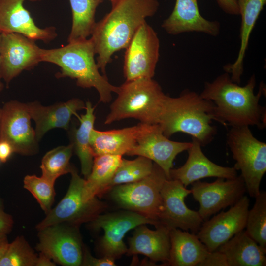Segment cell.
Returning a JSON list of instances; mask_svg holds the SVG:
<instances>
[{"label":"cell","mask_w":266,"mask_h":266,"mask_svg":"<svg viewBox=\"0 0 266 266\" xmlns=\"http://www.w3.org/2000/svg\"><path fill=\"white\" fill-rule=\"evenodd\" d=\"M170 240L168 265L199 266L209 252L196 233L178 228L170 230Z\"/></svg>","instance_id":"obj_26"},{"label":"cell","mask_w":266,"mask_h":266,"mask_svg":"<svg viewBox=\"0 0 266 266\" xmlns=\"http://www.w3.org/2000/svg\"><path fill=\"white\" fill-rule=\"evenodd\" d=\"M26 105L32 119L35 122L34 130L38 141L52 129L68 130L72 116L86 107L85 103L77 98L49 106H44L36 101L26 103Z\"/></svg>","instance_id":"obj_20"},{"label":"cell","mask_w":266,"mask_h":266,"mask_svg":"<svg viewBox=\"0 0 266 266\" xmlns=\"http://www.w3.org/2000/svg\"><path fill=\"white\" fill-rule=\"evenodd\" d=\"M31 120L26 103L10 100L1 108L0 140L9 142L14 153L24 156L38 153L39 141Z\"/></svg>","instance_id":"obj_12"},{"label":"cell","mask_w":266,"mask_h":266,"mask_svg":"<svg viewBox=\"0 0 266 266\" xmlns=\"http://www.w3.org/2000/svg\"><path fill=\"white\" fill-rule=\"evenodd\" d=\"M56 263L47 255L39 252L35 266H55Z\"/></svg>","instance_id":"obj_40"},{"label":"cell","mask_w":266,"mask_h":266,"mask_svg":"<svg viewBox=\"0 0 266 266\" xmlns=\"http://www.w3.org/2000/svg\"><path fill=\"white\" fill-rule=\"evenodd\" d=\"M125 49L123 73L126 81L153 78L159 58L160 41L146 21L139 27Z\"/></svg>","instance_id":"obj_9"},{"label":"cell","mask_w":266,"mask_h":266,"mask_svg":"<svg viewBox=\"0 0 266 266\" xmlns=\"http://www.w3.org/2000/svg\"><path fill=\"white\" fill-rule=\"evenodd\" d=\"M198 0H176L172 12L161 27L171 35L195 32L217 36L220 31V23L203 17L200 12Z\"/></svg>","instance_id":"obj_21"},{"label":"cell","mask_w":266,"mask_h":266,"mask_svg":"<svg viewBox=\"0 0 266 266\" xmlns=\"http://www.w3.org/2000/svg\"><path fill=\"white\" fill-rule=\"evenodd\" d=\"M72 12V26L67 42L88 39L96 23L97 7L103 0H69Z\"/></svg>","instance_id":"obj_29"},{"label":"cell","mask_w":266,"mask_h":266,"mask_svg":"<svg viewBox=\"0 0 266 266\" xmlns=\"http://www.w3.org/2000/svg\"><path fill=\"white\" fill-rule=\"evenodd\" d=\"M14 224L12 216L5 212L3 205L0 199V233H9Z\"/></svg>","instance_id":"obj_37"},{"label":"cell","mask_w":266,"mask_h":266,"mask_svg":"<svg viewBox=\"0 0 266 266\" xmlns=\"http://www.w3.org/2000/svg\"><path fill=\"white\" fill-rule=\"evenodd\" d=\"M37 255L23 236H17L0 260V266H35Z\"/></svg>","instance_id":"obj_33"},{"label":"cell","mask_w":266,"mask_h":266,"mask_svg":"<svg viewBox=\"0 0 266 266\" xmlns=\"http://www.w3.org/2000/svg\"><path fill=\"white\" fill-rule=\"evenodd\" d=\"M112 8L96 22L91 35L97 64L103 75L116 52L126 49L139 27L158 10V0H114Z\"/></svg>","instance_id":"obj_1"},{"label":"cell","mask_w":266,"mask_h":266,"mask_svg":"<svg viewBox=\"0 0 266 266\" xmlns=\"http://www.w3.org/2000/svg\"><path fill=\"white\" fill-rule=\"evenodd\" d=\"M27 0H0V32L17 33L35 41L49 43L57 35L54 26L41 28L24 6ZM31 2L42 0H28Z\"/></svg>","instance_id":"obj_18"},{"label":"cell","mask_w":266,"mask_h":266,"mask_svg":"<svg viewBox=\"0 0 266 266\" xmlns=\"http://www.w3.org/2000/svg\"><path fill=\"white\" fill-rule=\"evenodd\" d=\"M85 104V113L79 117V126L72 130L71 143L80 160L81 173L86 179L91 172L94 158L90 139L96 117L94 114L95 107L93 106L89 101L86 102Z\"/></svg>","instance_id":"obj_28"},{"label":"cell","mask_w":266,"mask_h":266,"mask_svg":"<svg viewBox=\"0 0 266 266\" xmlns=\"http://www.w3.org/2000/svg\"><path fill=\"white\" fill-rule=\"evenodd\" d=\"M250 200L244 195L226 211L204 221L196 235L209 252L216 251L235 234L244 230Z\"/></svg>","instance_id":"obj_16"},{"label":"cell","mask_w":266,"mask_h":266,"mask_svg":"<svg viewBox=\"0 0 266 266\" xmlns=\"http://www.w3.org/2000/svg\"><path fill=\"white\" fill-rule=\"evenodd\" d=\"M153 166V161L145 157L138 156L132 160L122 158L109 184V191L115 186L142 179L151 174Z\"/></svg>","instance_id":"obj_31"},{"label":"cell","mask_w":266,"mask_h":266,"mask_svg":"<svg viewBox=\"0 0 266 266\" xmlns=\"http://www.w3.org/2000/svg\"><path fill=\"white\" fill-rule=\"evenodd\" d=\"M199 266H228L225 255L217 250L209 252Z\"/></svg>","instance_id":"obj_36"},{"label":"cell","mask_w":266,"mask_h":266,"mask_svg":"<svg viewBox=\"0 0 266 266\" xmlns=\"http://www.w3.org/2000/svg\"><path fill=\"white\" fill-rule=\"evenodd\" d=\"M217 250L225 255L228 266H266V249L253 239L245 230L235 234Z\"/></svg>","instance_id":"obj_25"},{"label":"cell","mask_w":266,"mask_h":266,"mask_svg":"<svg viewBox=\"0 0 266 266\" xmlns=\"http://www.w3.org/2000/svg\"><path fill=\"white\" fill-rule=\"evenodd\" d=\"M219 7L226 14L239 15V9L236 0H216Z\"/></svg>","instance_id":"obj_38"},{"label":"cell","mask_w":266,"mask_h":266,"mask_svg":"<svg viewBox=\"0 0 266 266\" xmlns=\"http://www.w3.org/2000/svg\"><path fill=\"white\" fill-rule=\"evenodd\" d=\"M111 2H112V1L114 0H109Z\"/></svg>","instance_id":"obj_44"},{"label":"cell","mask_w":266,"mask_h":266,"mask_svg":"<svg viewBox=\"0 0 266 266\" xmlns=\"http://www.w3.org/2000/svg\"><path fill=\"white\" fill-rule=\"evenodd\" d=\"M146 224L135 228L132 237L128 239V255L141 254L153 262L167 264L170 249V231L167 227L159 224L156 230L149 229Z\"/></svg>","instance_id":"obj_22"},{"label":"cell","mask_w":266,"mask_h":266,"mask_svg":"<svg viewBox=\"0 0 266 266\" xmlns=\"http://www.w3.org/2000/svg\"><path fill=\"white\" fill-rule=\"evenodd\" d=\"M73 151L71 143L60 146L48 151L43 157L40 165L42 176L55 182L60 176L71 172L73 166L70 160Z\"/></svg>","instance_id":"obj_30"},{"label":"cell","mask_w":266,"mask_h":266,"mask_svg":"<svg viewBox=\"0 0 266 266\" xmlns=\"http://www.w3.org/2000/svg\"><path fill=\"white\" fill-rule=\"evenodd\" d=\"M213 120L217 121L214 103L194 91L184 90L177 97L166 95L158 124L168 138L181 132L204 146L217 133L216 128L212 125Z\"/></svg>","instance_id":"obj_3"},{"label":"cell","mask_w":266,"mask_h":266,"mask_svg":"<svg viewBox=\"0 0 266 266\" xmlns=\"http://www.w3.org/2000/svg\"><path fill=\"white\" fill-rule=\"evenodd\" d=\"M241 17L240 28V45L235 61L225 65L223 69L234 82L239 84L244 71V60L251 33L266 4V0H236Z\"/></svg>","instance_id":"obj_24"},{"label":"cell","mask_w":266,"mask_h":266,"mask_svg":"<svg viewBox=\"0 0 266 266\" xmlns=\"http://www.w3.org/2000/svg\"><path fill=\"white\" fill-rule=\"evenodd\" d=\"M122 156L105 154L94 158L91 172L85 179L84 184L87 198L93 199L108 192L109 184L121 164Z\"/></svg>","instance_id":"obj_27"},{"label":"cell","mask_w":266,"mask_h":266,"mask_svg":"<svg viewBox=\"0 0 266 266\" xmlns=\"http://www.w3.org/2000/svg\"><path fill=\"white\" fill-rule=\"evenodd\" d=\"M67 191L58 204L46 214L36 226L37 230L58 224L79 227L89 223L107 208V204L97 197L88 199L84 192L85 179L81 178L73 167Z\"/></svg>","instance_id":"obj_7"},{"label":"cell","mask_w":266,"mask_h":266,"mask_svg":"<svg viewBox=\"0 0 266 266\" xmlns=\"http://www.w3.org/2000/svg\"><path fill=\"white\" fill-rule=\"evenodd\" d=\"M54 183L45 177L35 175H27L23 180V186L35 198L45 213L52 209L54 203L55 191Z\"/></svg>","instance_id":"obj_34"},{"label":"cell","mask_w":266,"mask_h":266,"mask_svg":"<svg viewBox=\"0 0 266 266\" xmlns=\"http://www.w3.org/2000/svg\"></svg>","instance_id":"obj_45"},{"label":"cell","mask_w":266,"mask_h":266,"mask_svg":"<svg viewBox=\"0 0 266 266\" xmlns=\"http://www.w3.org/2000/svg\"><path fill=\"white\" fill-rule=\"evenodd\" d=\"M38 231V252L62 266H81L84 246L78 227L58 224Z\"/></svg>","instance_id":"obj_10"},{"label":"cell","mask_w":266,"mask_h":266,"mask_svg":"<svg viewBox=\"0 0 266 266\" xmlns=\"http://www.w3.org/2000/svg\"><path fill=\"white\" fill-rule=\"evenodd\" d=\"M253 206L249 209L245 231L260 246L266 249V192L260 191Z\"/></svg>","instance_id":"obj_32"},{"label":"cell","mask_w":266,"mask_h":266,"mask_svg":"<svg viewBox=\"0 0 266 266\" xmlns=\"http://www.w3.org/2000/svg\"><path fill=\"white\" fill-rule=\"evenodd\" d=\"M41 48L24 35L0 33V62L2 79L9 84L24 70L33 68L41 62Z\"/></svg>","instance_id":"obj_13"},{"label":"cell","mask_w":266,"mask_h":266,"mask_svg":"<svg viewBox=\"0 0 266 266\" xmlns=\"http://www.w3.org/2000/svg\"><path fill=\"white\" fill-rule=\"evenodd\" d=\"M191 142L170 140L163 133L159 124H147L138 137L135 146L127 154L145 157L158 165L168 179L173 161L180 153L191 147Z\"/></svg>","instance_id":"obj_17"},{"label":"cell","mask_w":266,"mask_h":266,"mask_svg":"<svg viewBox=\"0 0 266 266\" xmlns=\"http://www.w3.org/2000/svg\"><path fill=\"white\" fill-rule=\"evenodd\" d=\"M0 125H1V108L0 107Z\"/></svg>","instance_id":"obj_43"},{"label":"cell","mask_w":266,"mask_h":266,"mask_svg":"<svg viewBox=\"0 0 266 266\" xmlns=\"http://www.w3.org/2000/svg\"><path fill=\"white\" fill-rule=\"evenodd\" d=\"M155 226L159 223L139 213L125 210L100 214L89 222L95 230L102 229L104 235L100 242V248L103 256L114 259L121 257L127 252L123 238L130 230L142 224Z\"/></svg>","instance_id":"obj_11"},{"label":"cell","mask_w":266,"mask_h":266,"mask_svg":"<svg viewBox=\"0 0 266 266\" xmlns=\"http://www.w3.org/2000/svg\"><path fill=\"white\" fill-rule=\"evenodd\" d=\"M190 194L191 189H187L179 181L166 179L161 190L162 204L158 217L159 224L170 229L190 230L196 234L203 220L198 211L186 206L185 199Z\"/></svg>","instance_id":"obj_15"},{"label":"cell","mask_w":266,"mask_h":266,"mask_svg":"<svg viewBox=\"0 0 266 266\" xmlns=\"http://www.w3.org/2000/svg\"><path fill=\"white\" fill-rule=\"evenodd\" d=\"M14 153L11 144L6 141L0 140V161L5 163Z\"/></svg>","instance_id":"obj_39"},{"label":"cell","mask_w":266,"mask_h":266,"mask_svg":"<svg viewBox=\"0 0 266 266\" xmlns=\"http://www.w3.org/2000/svg\"><path fill=\"white\" fill-rule=\"evenodd\" d=\"M2 78L1 73V66H0V93L1 92V91L3 90L4 88V84L2 82Z\"/></svg>","instance_id":"obj_42"},{"label":"cell","mask_w":266,"mask_h":266,"mask_svg":"<svg viewBox=\"0 0 266 266\" xmlns=\"http://www.w3.org/2000/svg\"><path fill=\"white\" fill-rule=\"evenodd\" d=\"M68 43L59 48H41V62L60 67V71L56 74L57 78L69 77L75 79L79 87L94 88L99 94L100 102H109L112 93L117 94L119 87L110 84L106 76L99 72L91 38Z\"/></svg>","instance_id":"obj_4"},{"label":"cell","mask_w":266,"mask_h":266,"mask_svg":"<svg viewBox=\"0 0 266 266\" xmlns=\"http://www.w3.org/2000/svg\"><path fill=\"white\" fill-rule=\"evenodd\" d=\"M146 125L139 123L134 126L108 131L93 128L90 141L94 157L105 154L127 155L136 144Z\"/></svg>","instance_id":"obj_23"},{"label":"cell","mask_w":266,"mask_h":266,"mask_svg":"<svg viewBox=\"0 0 266 266\" xmlns=\"http://www.w3.org/2000/svg\"><path fill=\"white\" fill-rule=\"evenodd\" d=\"M117 94L105 124L127 118H134L148 125L159 123L166 95L153 78L125 81Z\"/></svg>","instance_id":"obj_5"},{"label":"cell","mask_w":266,"mask_h":266,"mask_svg":"<svg viewBox=\"0 0 266 266\" xmlns=\"http://www.w3.org/2000/svg\"><path fill=\"white\" fill-rule=\"evenodd\" d=\"M227 143L235 161L234 168L241 171L246 191L256 198L266 171V144L257 139L248 126L233 127L227 134Z\"/></svg>","instance_id":"obj_6"},{"label":"cell","mask_w":266,"mask_h":266,"mask_svg":"<svg viewBox=\"0 0 266 266\" xmlns=\"http://www.w3.org/2000/svg\"><path fill=\"white\" fill-rule=\"evenodd\" d=\"M255 75L246 84L241 86L233 82L230 75L225 72L212 82H206L200 95L215 105L217 122L233 127L266 126V109L259 104L264 93L263 85H260L256 95Z\"/></svg>","instance_id":"obj_2"},{"label":"cell","mask_w":266,"mask_h":266,"mask_svg":"<svg viewBox=\"0 0 266 266\" xmlns=\"http://www.w3.org/2000/svg\"><path fill=\"white\" fill-rule=\"evenodd\" d=\"M167 179L163 170L154 163L152 172L146 177L115 186L108 192L119 207L139 213L159 223L162 204L161 190Z\"/></svg>","instance_id":"obj_8"},{"label":"cell","mask_w":266,"mask_h":266,"mask_svg":"<svg viewBox=\"0 0 266 266\" xmlns=\"http://www.w3.org/2000/svg\"><path fill=\"white\" fill-rule=\"evenodd\" d=\"M7 234L0 233V260L4 254L9 244Z\"/></svg>","instance_id":"obj_41"},{"label":"cell","mask_w":266,"mask_h":266,"mask_svg":"<svg viewBox=\"0 0 266 266\" xmlns=\"http://www.w3.org/2000/svg\"><path fill=\"white\" fill-rule=\"evenodd\" d=\"M191 147L187 150L188 158L185 163L169 172L170 179L177 180L187 187L200 179L216 177L232 179L237 176L234 167L223 166L210 160L203 153L200 143L192 137Z\"/></svg>","instance_id":"obj_19"},{"label":"cell","mask_w":266,"mask_h":266,"mask_svg":"<svg viewBox=\"0 0 266 266\" xmlns=\"http://www.w3.org/2000/svg\"><path fill=\"white\" fill-rule=\"evenodd\" d=\"M191 185V194L200 204L198 212L203 221L221 210L233 205L246 192L241 175L232 179L217 178L211 183L198 180Z\"/></svg>","instance_id":"obj_14"},{"label":"cell","mask_w":266,"mask_h":266,"mask_svg":"<svg viewBox=\"0 0 266 266\" xmlns=\"http://www.w3.org/2000/svg\"><path fill=\"white\" fill-rule=\"evenodd\" d=\"M81 266H115L116 265L115 263V259L113 258L107 256H103L101 258H95L84 247Z\"/></svg>","instance_id":"obj_35"}]
</instances>
